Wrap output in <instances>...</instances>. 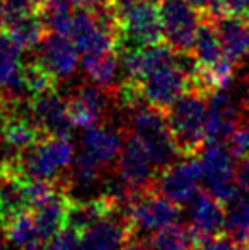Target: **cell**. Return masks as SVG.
I'll list each match as a JSON object with an SVG mask.
<instances>
[{"label":"cell","instance_id":"1","mask_svg":"<svg viewBox=\"0 0 249 250\" xmlns=\"http://www.w3.org/2000/svg\"><path fill=\"white\" fill-rule=\"evenodd\" d=\"M167 125L180 153L193 157L206 142L208 102L198 90L189 89L166 111Z\"/></svg>","mask_w":249,"mask_h":250},{"label":"cell","instance_id":"2","mask_svg":"<svg viewBox=\"0 0 249 250\" xmlns=\"http://www.w3.org/2000/svg\"><path fill=\"white\" fill-rule=\"evenodd\" d=\"M130 129L143 143L159 170L174 164L180 150L171 135L166 112L149 104L140 105L130 111Z\"/></svg>","mask_w":249,"mask_h":250},{"label":"cell","instance_id":"3","mask_svg":"<svg viewBox=\"0 0 249 250\" xmlns=\"http://www.w3.org/2000/svg\"><path fill=\"white\" fill-rule=\"evenodd\" d=\"M75 155L68 136H46L23 151L17 168L24 179L53 181L58 174L72 167Z\"/></svg>","mask_w":249,"mask_h":250},{"label":"cell","instance_id":"4","mask_svg":"<svg viewBox=\"0 0 249 250\" xmlns=\"http://www.w3.org/2000/svg\"><path fill=\"white\" fill-rule=\"evenodd\" d=\"M202 181L208 192L222 204H230L239 198L236 184V165L229 146L220 142H206L200 153Z\"/></svg>","mask_w":249,"mask_h":250},{"label":"cell","instance_id":"5","mask_svg":"<svg viewBox=\"0 0 249 250\" xmlns=\"http://www.w3.org/2000/svg\"><path fill=\"white\" fill-rule=\"evenodd\" d=\"M126 225L132 235L149 237L169 225L178 223L180 208L164 194H147L138 196L130 201L128 213H125Z\"/></svg>","mask_w":249,"mask_h":250},{"label":"cell","instance_id":"6","mask_svg":"<svg viewBox=\"0 0 249 250\" xmlns=\"http://www.w3.org/2000/svg\"><path fill=\"white\" fill-rule=\"evenodd\" d=\"M118 16L123 41H128L130 44L149 46L166 41L160 9L157 3L150 0H135L125 5L118 3Z\"/></svg>","mask_w":249,"mask_h":250},{"label":"cell","instance_id":"7","mask_svg":"<svg viewBox=\"0 0 249 250\" xmlns=\"http://www.w3.org/2000/svg\"><path fill=\"white\" fill-rule=\"evenodd\" d=\"M159 9L166 43L180 55L191 53L202 22V14L186 0H162Z\"/></svg>","mask_w":249,"mask_h":250},{"label":"cell","instance_id":"8","mask_svg":"<svg viewBox=\"0 0 249 250\" xmlns=\"http://www.w3.org/2000/svg\"><path fill=\"white\" fill-rule=\"evenodd\" d=\"M147 104L166 112L184 92L191 89L189 73L180 62L157 68L140 82Z\"/></svg>","mask_w":249,"mask_h":250},{"label":"cell","instance_id":"9","mask_svg":"<svg viewBox=\"0 0 249 250\" xmlns=\"http://www.w3.org/2000/svg\"><path fill=\"white\" fill-rule=\"evenodd\" d=\"M208 118H206V142H229L234 129L246 116L248 102H237L227 89L213 90L206 96Z\"/></svg>","mask_w":249,"mask_h":250},{"label":"cell","instance_id":"10","mask_svg":"<svg viewBox=\"0 0 249 250\" xmlns=\"http://www.w3.org/2000/svg\"><path fill=\"white\" fill-rule=\"evenodd\" d=\"M157 170L159 168L156 167L152 157L143 146V143L136 136H130L123 148H121L120 157H118L120 181L132 192L143 191L152 184Z\"/></svg>","mask_w":249,"mask_h":250},{"label":"cell","instance_id":"11","mask_svg":"<svg viewBox=\"0 0 249 250\" xmlns=\"http://www.w3.org/2000/svg\"><path fill=\"white\" fill-rule=\"evenodd\" d=\"M202 181V165L200 160L188 158L164 168L159 177V192L176 204H188L198 194Z\"/></svg>","mask_w":249,"mask_h":250},{"label":"cell","instance_id":"12","mask_svg":"<svg viewBox=\"0 0 249 250\" xmlns=\"http://www.w3.org/2000/svg\"><path fill=\"white\" fill-rule=\"evenodd\" d=\"M226 227L224 204L210 192H198L188 203V230L195 244L219 235Z\"/></svg>","mask_w":249,"mask_h":250},{"label":"cell","instance_id":"13","mask_svg":"<svg viewBox=\"0 0 249 250\" xmlns=\"http://www.w3.org/2000/svg\"><path fill=\"white\" fill-rule=\"evenodd\" d=\"M31 114L46 136H68L73 128L70 121L67 101L55 90L31 99Z\"/></svg>","mask_w":249,"mask_h":250},{"label":"cell","instance_id":"14","mask_svg":"<svg viewBox=\"0 0 249 250\" xmlns=\"http://www.w3.org/2000/svg\"><path fill=\"white\" fill-rule=\"evenodd\" d=\"M79 51L67 34L48 33L40 43L38 60L57 79H68L79 65Z\"/></svg>","mask_w":249,"mask_h":250},{"label":"cell","instance_id":"15","mask_svg":"<svg viewBox=\"0 0 249 250\" xmlns=\"http://www.w3.org/2000/svg\"><path fill=\"white\" fill-rule=\"evenodd\" d=\"M128 238L126 220L110 213L80 233V250H126Z\"/></svg>","mask_w":249,"mask_h":250},{"label":"cell","instance_id":"16","mask_svg":"<svg viewBox=\"0 0 249 250\" xmlns=\"http://www.w3.org/2000/svg\"><path fill=\"white\" fill-rule=\"evenodd\" d=\"M123 145V136L116 129L96 125L84 129L80 138V153L104 168L120 157Z\"/></svg>","mask_w":249,"mask_h":250},{"label":"cell","instance_id":"17","mask_svg":"<svg viewBox=\"0 0 249 250\" xmlns=\"http://www.w3.org/2000/svg\"><path fill=\"white\" fill-rule=\"evenodd\" d=\"M227 60L239 65L249 56V21L243 16H224L213 21Z\"/></svg>","mask_w":249,"mask_h":250},{"label":"cell","instance_id":"18","mask_svg":"<svg viewBox=\"0 0 249 250\" xmlns=\"http://www.w3.org/2000/svg\"><path fill=\"white\" fill-rule=\"evenodd\" d=\"M70 203L72 201L67 199V196H63L60 191H55L53 194L33 208L34 223H36L43 242H48L67 227V214H68Z\"/></svg>","mask_w":249,"mask_h":250},{"label":"cell","instance_id":"19","mask_svg":"<svg viewBox=\"0 0 249 250\" xmlns=\"http://www.w3.org/2000/svg\"><path fill=\"white\" fill-rule=\"evenodd\" d=\"M2 33H5L23 50H33V48L40 46V43L50 31H48L41 14L36 10V12L26 14V16L7 22Z\"/></svg>","mask_w":249,"mask_h":250},{"label":"cell","instance_id":"20","mask_svg":"<svg viewBox=\"0 0 249 250\" xmlns=\"http://www.w3.org/2000/svg\"><path fill=\"white\" fill-rule=\"evenodd\" d=\"M41 128L33 118L9 114L0 128V138L9 148L24 151L41 140Z\"/></svg>","mask_w":249,"mask_h":250},{"label":"cell","instance_id":"21","mask_svg":"<svg viewBox=\"0 0 249 250\" xmlns=\"http://www.w3.org/2000/svg\"><path fill=\"white\" fill-rule=\"evenodd\" d=\"M82 66L91 82L103 87V89L113 92V89L116 90L121 85L120 80H118L121 68V60L118 51L104 53V55L96 56V58H86L82 60Z\"/></svg>","mask_w":249,"mask_h":250},{"label":"cell","instance_id":"22","mask_svg":"<svg viewBox=\"0 0 249 250\" xmlns=\"http://www.w3.org/2000/svg\"><path fill=\"white\" fill-rule=\"evenodd\" d=\"M191 55L202 66H213L226 56L215 22L208 17H202Z\"/></svg>","mask_w":249,"mask_h":250},{"label":"cell","instance_id":"23","mask_svg":"<svg viewBox=\"0 0 249 250\" xmlns=\"http://www.w3.org/2000/svg\"><path fill=\"white\" fill-rule=\"evenodd\" d=\"M116 201L111 198L106 199H92L80 201V203H70L68 214H67V227L73 228L75 231L82 233L89 227H92L97 220L106 214L113 213Z\"/></svg>","mask_w":249,"mask_h":250},{"label":"cell","instance_id":"24","mask_svg":"<svg viewBox=\"0 0 249 250\" xmlns=\"http://www.w3.org/2000/svg\"><path fill=\"white\" fill-rule=\"evenodd\" d=\"M3 230H5V238L9 240V244H12L19 250H29L40 245L41 242L33 214L27 211L3 223Z\"/></svg>","mask_w":249,"mask_h":250},{"label":"cell","instance_id":"25","mask_svg":"<svg viewBox=\"0 0 249 250\" xmlns=\"http://www.w3.org/2000/svg\"><path fill=\"white\" fill-rule=\"evenodd\" d=\"M23 82L31 99L45 92L55 90L58 85V79L38 58L34 62L23 65Z\"/></svg>","mask_w":249,"mask_h":250},{"label":"cell","instance_id":"26","mask_svg":"<svg viewBox=\"0 0 249 250\" xmlns=\"http://www.w3.org/2000/svg\"><path fill=\"white\" fill-rule=\"evenodd\" d=\"M147 240L152 250H189L195 244L188 228L180 227L178 223L149 235Z\"/></svg>","mask_w":249,"mask_h":250},{"label":"cell","instance_id":"27","mask_svg":"<svg viewBox=\"0 0 249 250\" xmlns=\"http://www.w3.org/2000/svg\"><path fill=\"white\" fill-rule=\"evenodd\" d=\"M226 231L234 240L249 244V199L237 198L234 203L227 204Z\"/></svg>","mask_w":249,"mask_h":250},{"label":"cell","instance_id":"28","mask_svg":"<svg viewBox=\"0 0 249 250\" xmlns=\"http://www.w3.org/2000/svg\"><path fill=\"white\" fill-rule=\"evenodd\" d=\"M249 101H248V109H246V116L244 119L239 123L234 133L229 138V148L232 151L234 157L243 158V157H249Z\"/></svg>","mask_w":249,"mask_h":250},{"label":"cell","instance_id":"29","mask_svg":"<svg viewBox=\"0 0 249 250\" xmlns=\"http://www.w3.org/2000/svg\"><path fill=\"white\" fill-rule=\"evenodd\" d=\"M48 242L46 250H80V233L70 227H65Z\"/></svg>","mask_w":249,"mask_h":250},{"label":"cell","instance_id":"30","mask_svg":"<svg viewBox=\"0 0 249 250\" xmlns=\"http://www.w3.org/2000/svg\"><path fill=\"white\" fill-rule=\"evenodd\" d=\"M198 250H249V244H243V242L234 240L232 237H210L206 240L200 242Z\"/></svg>","mask_w":249,"mask_h":250},{"label":"cell","instance_id":"31","mask_svg":"<svg viewBox=\"0 0 249 250\" xmlns=\"http://www.w3.org/2000/svg\"><path fill=\"white\" fill-rule=\"evenodd\" d=\"M236 184L241 192L249 194V157H243L236 165Z\"/></svg>","mask_w":249,"mask_h":250},{"label":"cell","instance_id":"32","mask_svg":"<svg viewBox=\"0 0 249 250\" xmlns=\"http://www.w3.org/2000/svg\"><path fill=\"white\" fill-rule=\"evenodd\" d=\"M226 16H243L249 14V0H220Z\"/></svg>","mask_w":249,"mask_h":250},{"label":"cell","instance_id":"33","mask_svg":"<svg viewBox=\"0 0 249 250\" xmlns=\"http://www.w3.org/2000/svg\"><path fill=\"white\" fill-rule=\"evenodd\" d=\"M126 250H152L149 245L147 237H140V235H132L126 242Z\"/></svg>","mask_w":249,"mask_h":250},{"label":"cell","instance_id":"34","mask_svg":"<svg viewBox=\"0 0 249 250\" xmlns=\"http://www.w3.org/2000/svg\"><path fill=\"white\" fill-rule=\"evenodd\" d=\"M186 2L191 7H195L202 16H206V12L210 10V7H212V3L215 2V0H186Z\"/></svg>","mask_w":249,"mask_h":250},{"label":"cell","instance_id":"35","mask_svg":"<svg viewBox=\"0 0 249 250\" xmlns=\"http://www.w3.org/2000/svg\"><path fill=\"white\" fill-rule=\"evenodd\" d=\"M10 109V105H9V102L5 101V97L0 94V128L3 126V123H5V119L9 118V111Z\"/></svg>","mask_w":249,"mask_h":250},{"label":"cell","instance_id":"36","mask_svg":"<svg viewBox=\"0 0 249 250\" xmlns=\"http://www.w3.org/2000/svg\"><path fill=\"white\" fill-rule=\"evenodd\" d=\"M244 80H246V85L249 89V65L246 66V72H244Z\"/></svg>","mask_w":249,"mask_h":250},{"label":"cell","instance_id":"37","mask_svg":"<svg viewBox=\"0 0 249 250\" xmlns=\"http://www.w3.org/2000/svg\"><path fill=\"white\" fill-rule=\"evenodd\" d=\"M120 5H125V3H130V2H135V0H116Z\"/></svg>","mask_w":249,"mask_h":250},{"label":"cell","instance_id":"38","mask_svg":"<svg viewBox=\"0 0 249 250\" xmlns=\"http://www.w3.org/2000/svg\"><path fill=\"white\" fill-rule=\"evenodd\" d=\"M29 250H46V249H43L41 245H36V247H33V249H29Z\"/></svg>","mask_w":249,"mask_h":250},{"label":"cell","instance_id":"39","mask_svg":"<svg viewBox=\"0 0 249 250\" xmlns=\"http://www.w3.org/2000/svg\"><path fill=\"white\" fill-rule=\"evenodd\" d=\"M150 2H154V3H160L162 0H150Z\"/></svg>","mask_w":249,"mask_h":250},{"label":"cell","instance_id":"40","mask_svg":"<svg viewBox=\"0 0 249 250\" xmlns=\"http://www.w3.org/2000/svg\"><path fill=\"white\" fill-rule=\"evenodd\" d=\"M0 250H5V249H3V244H2V242H0Z\"/></svg>","mask_w":249,"mask_h":250}]
</instances>
